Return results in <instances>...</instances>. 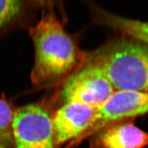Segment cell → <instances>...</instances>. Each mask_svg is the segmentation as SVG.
<instances>
[{"label": "cell", "instance_id": "cell-11", "mask_svg": "<svg viewBox=\"0 0 148 148\" xmlns=\"http://www.w3.org/2000/svg\"><path fill=\"white\" fill-rule=\"evenodd\" d=\"M0 148H7V147L4 146L1 141H0Z\"/></svg>", "mask_w": 148, "mask_h": 148}, {"label": "cell", "instance_id": "cell-7", "mask_svg": "<svg viewBox=\"0 0 148 148\" xmlns=\"http://www.w3.org/2000/svg\"><path fill=\"white\" fill-rule=\"evenodd\" d=\"M89 140V148H145L148 146V132L130 119L109 125Z\"/></svg>", "mask_w": 148, "mask_h": 148}, {"label": "cell", "instance_id": "cell-6", "mask_svg": "<svg viewBox=\"0 0 148 148\" xmlns=\"http://www.w3.org/2000/svg\"><path fill=\"white\" fill-rule=\"evenodd\" d=\"M95 109L77 103H64L51 114L56 147L77 146L90 126Z\"/></svg>", "mask_w": 148, "mask_h": 148}, {"label": "cell", "instance_id": "cell-8", "mask_svg": "<svg viewBox=\"0 0 148 148\" xmlns=\"http://www.w3.org/2000/svg\"><path fill=\"white\" fill-rule=\"evenodd\" d=\"M94 18L99 24L148 46V22L126 18L94 6Z\"/></svg>", "mask_w": 148, "mask_h": 148}, {"label": "cell", "instance_id": "cell-5", "mask_svg": "<svg viewBox=\"0 0 148 148\" xmlns=\"http://www.w3.org/2000/svg\"><path fill=\"white\" fill-rule=\"evenodd\" d=\"M148 113V92L118 90L95 109L90 126L77 146L104 127L122 120L134 119Z\"/></svg>", "mask_w": 148, "mask_h": 148}, {"label": "cell", "instance_id": "cell-1", "mask_svg": "<svg viewBox=\"0 0 148 148\" xmlns=\"http://www.w3.org/2000/svg\"><path fill=\"white\" fill-rule=\"evenodd\" d=\"M29 32L35 48V63L31 72L35 85L60 84L85 59L86 54L53 11H43Z\"/></svg>", "mask_w": 148, "mask_h": 148}, {"label": "cell", "instance_id": "cell-3", "mask_svg": "<svg viewBox=\"0 0 148 148\" xmlns=\"http://www.w3.org/2000/svg\"><path fill=\"white\" fill-rule=\"evenodd\" d=\"M54 96L58 108L77 103L96 109L115 91L102 69L86 54L84 61L63 80Z\"/></svg>", "mask_w": 148, "mask_h": 148}, {"label": "cell", "instance_id": "cell-9", "mask_svg": "<svg viewBox=\"0 0 148 148\" xmlns=\"http://www.w3.org/2000/svg\"><path fill=\"white\" fill-rule=\"evenodd\" d=\"M14 110L8 102L0 98V141L7 148H14L12 122Z\"/></svg>", "mask_w": 148, "mask_h": 148}, {"label": "cell", "instance_id": "cell-10", "mask_svg": "<svg viewBox=\"0 0 148 148\" xmlns=\"http://www.w3.org/2000/svg\"><path fill=\"white\" fill-rule=\"evenodd\" d=\"M24 7V1H0V29L19 16Z\"/></svg>", "mask_w": 148, "mask_h": 148}, {"label": "cell", "instance_id": "cell-2", "mask_svg": "<svg viewBox=\"0 0 148 148\" xmlns=\"http://www.w3.org/2000/svg\"><path fill=\"white\" fill-rule=\"evenodd\" d=\"M115 91L148 92V46L124 36L88 55Z\"/></svg>", "mask_w": 148, "mask_h": 148}, {"label": "cell", "instance_id": "cell-4", "mask_svg": "<svg viewBox=\"0 0 148 148\" xmlns=\"http://www.w3.org/2000/svg\"><path fill=\"white\" fill-rule=\"evenodd\" d=\"M12 136L14 148H56L51 114L38 104L14 110Z\"/></svg>", "mask_w": 148, "mask_h": 148}]
</instances>
